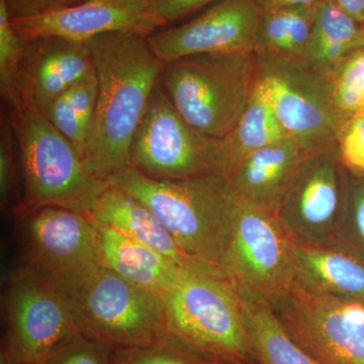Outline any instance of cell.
Returning a JSON list of instances; mask_svg holds the SVG:
<instances>
[{"mask_svg": "<svg viewBox=\"0 0 364 364\" xmlns=\"http://www.w3.org/2000/svg\"><path fill=\"white\" fill-rule=\"evenodd\" d=\"M240 299L256 363L318 364L291 338L272 306L264 301Z\"/></svg>", "mask_w": 364, "mask_h": 364, "instance_id": "22", "label": "cell"}, {"mask_svg": "<svg viewBox=\"0 0 364 364\" xmlns=\"http://www.w3.org/2000/svg\"><path fill=\"white\" fill-rule=\"evenodd\" d=\"M240 202L218 268L239 296L269 305L294 287V242L274 215Z\"/></svg>", "mask_w": 364, "mask_h": 364, "instance_id": "10", "label": "cell"}, {"mask_svg": "<svg viewBox=\"0 0 364 364\" xmlns=\"http://www.w3.org/2000/svg\"><path fill=\"white\" fill-rule=\"evenodd\" d=\"M18 146L11 117H2L0 130V198L2 210L13 208L18 213L20 203L18 198Z\"/></svg>", "mask_w": 364, "mask_h": 364, "instance_id": "29", "label": "cell"}, {"mask_svg": "<svg viewBox=\"0 0 364 364\" xmlns=\"http://www.w3.org/2000/svg\"><path fill=\"white\" fill-rule=\"evenodd\" d=\"M64 289L85 338L119 350L147 346L165 337L163 296L102 265Z\"/></svg>", "mask_w": 364, "mask_h": 364, "instance_id": "7", "label": "cell"}, {"mask_svg": "<svg viewBox=\"0 0 364 364\" xmlns=\"http://www.w3.org/2000/svg\"><path fill=\"white\" fill-rule=\"evenodd\" d=\"M315 16L316 6H287L262 11L254 52L304 60Z\"/></svg>", "mask_w": 364, "mask_h": 364, "instance_id": "23", "label": "cell"}, {"mask_svg": "<svg viewBox=\"0 0 364 364\" xmlns=\"http://www.w3.org/2000/svg\"><path fill=\"white\" fill-rule=\"evenodd\" d=\"M11 23L25 40L52 36L83 43L107 33L149 36L160 30L140 0H87L39 16L11 18Z\"/></svg>", "mask_w": 364, "mask_h": 364, "instance_id": "16", "label": "cell"}, {"mask_svg": "<svg viewBox=\"0 0 364 364\" xmlns=\"http://www.w3.org/2000/svg\"><path fill=\"white\" fill-rule=\"evenodd\" d=\"M97 98L95 68L64 91L49 105L44 116L75 147L81 159L85 153Z\"/></svg>", "mask_w": 364, "mask_h": 364, "instance_id": "24", "label": "cell"}, {"mask_svg": "<svg viewBox=\"0 0 364 364\" xmlns=\"http://www.w3.org/2000/svg\"><path fill=\"white\" fill-rule=\"evenodd\" d=\"M83 1H87V0H79V4H80V2H83Z\"/></svg>", "mask_w": 364, "mask_h": 364, "instance_id": "38", "label": "cell"}, {"mask_svg": "<svg viewBox=\"0 0 364 364\" xmlns=\"http://www.w3.org/2000/svg\"><path fill=\"white\" fill-rule=\"evenodd\" d=\"M344 198L338 240L364 259V179L343 167Z\"/></svg>", "mask_w": 364, "mask_h": 364, "instance_id": "28", "label": "cell"}, {"mask_svg": "<svg viewBox=\"0 0 364 364\" xmlns=\"http://www.w3.org/2000/svg\"><path fill=\"white\" fill-rule=\"evenodd\" d=\"M21 173L23 205L54 207L91 214L109 182L86 169L77 150L43 114L11 109Z\"/></svg>", "mask_w": 364, "mask_h": 364, "instance_id": "5", "label": "cell"}, {"mask_svg": "<svg viewBox=\"0 0 364 364\" xmlns=\"http://www.w3.org/2000/svg\"><path fill=\"white\" fill-rule=\"evenodd\" d=\"M364 26V0H326Z\"/></svg>", "mask_w": 364, "mask_h": 364, "instance_id": "35", "label": "cell"}, {"mask_svg": "<svg viewBox=\"0 0 364 364\" xmlns=\"http://www.w3.org/2000/svg\"><path fill=\"white\" fill-rule=\"evenodd\" d=\"M255 53V88L267 98L287 136L309 153L336 147L341 128L330 79L304 60Z\"/></svg>", "mask_w": 364, "mask_h": 364, "instance_id": "8", "label": "cell"}, {"mask_svg": "<svg viewBox=\"0 0 364 364\" xmlns=\"http://www.w3.org/2000/svg\"><path fill=\"white\" fill-rule=\"evenodd\" d=\"M131 167L162 181L228 174L229 152L225 139L205 135L184 121L158 83L134 136Z\"/></svg>", "mask_w": 364, "mask_h": 364, "instance_id": "9", "label": "cell"}, {"mask_svg": "<svg viewBox=\"0 0 364 364\" xmlns=\"http://www.w3.org/2000/svg\"><path fill=\"white\" fill-rule=\"evenodd\" d=\"M107 182L149 208L188 260L219 267L241 203L227 173L162 181L130 167Z\"/></svg>", "mask_w": 364, "mask_h": 364, "instance_id": "2", "label": "cell"}, {"mask_svg": "<svg viewBox=\"0 0 364 364\" xmlns=\"http://www.w3.org/2000/svg\"><path fill=\"white\" fill-rule=\"evenodd\" d=\"M294 242V241H293ZM294 287L364 304V259L341 241L293 243Z\"/></svg>", "mask_w": 364, "mask_h": 364, "instance_id": "18", "label": "cell"}, {"mask_svg": "<svg viewBox=\"0 0 364 364\" xmlns=\"http://www.w3.org/2000/svg\"><path fill=\"white\" fill-rule=\"evenodd\" d=\"M11 18H30L79 4V0H4Z\"/></svg>", "mask_w": 364, "mask_h": 364, "instance_id": "34", "label": "cell"}, {"mask_svg": "<svg viewBox=\"0 0 364 364\" xmlns=\"http://www.w3.org/2000/svg\"><path fill=\"white\" fill-rule=\"evenodd\" d=\"M114 358L117 364H208L165 337L147 346L114 350Z\"/></svg>", "mask_w": 364, "mask_h": 364, "instance_id": "30", "label": "cell"}, {"mask_svg": "<svg viewBox=\"0 0 364 364\" xmlns=\"http://www.w3.org/2000/svg\"><path fill=\"white\" fill-rule=\"evenodd\" d=\"M18 215L23 219L26 263L64 289L75 286L100 267L97 226L90 214L41 207Z\"/></svg>", "mask_w": 364, "mask_h": 364, "instance_id": "12", "label": "cell"}, {"mask_svg": "<svg viewBox=\"0 0 364 364\" xmlns=\"http://www.w3.org/2000/svg\"><path fill=\"white\" fill-rule=\"evenodd\" d=\"M40 364H117L114 350L107 345L81 338L57 351Z\"/></svg>", "mask_w": 364, "mask_h": 364, "instance_id": "32", "label": "cell"}, {"mask_svg": "<svg viewBox=\"0 0 364 364\" xmlns=\"http://www.w3.org/2000/svg\"><path fill=\"white\" fill-rule=\"evenodd\" d=\"M220 364H230V363H220Z\"/></svg>", "mask_w": 364, "mask_h": 364, "instance_id": "40", "label": "cell"}, {"mask_svg": "<svg viewBox=\"0 0 364 364\" xmlns=\"http://www.w3.org/2000/svg\"><path fill=\"white\" fill-rule=\"evenodd\" d=\"M261 14L257 0H218L186 23L151 33L148 44L163 63L202 53L254 51Z\"/></svg>", "mask_w": 364, "mask_h": 364, "instance_id": "14", "label": "cell"}, {"mask_svg": "<svg viewBox=\"0 0 364 364\" xmlns=\"http://www.w3.org/2000/svg\"><path fill=\"white\" fill-rule=\"evenodd\" d=\"M337 151L342 166L364 179V112L342 124L337 136Z\"/></svg>", "mask_w": 364, "mask_h": 364, "instance_id": "31", "label": "cell"}, {"mask_svg": "<svg viewBox=\"0 0 364 364\" xmlns=\"http://www.w3.org/2000/svg\"><path fill=\"white\" fill-rule=\"evenodd\" d=\"M25 39L14 30L11 16L4 0H0V90L11 109L20 107L18 77Z\"/></svg>", "mask_w": 364, "mask_h": 364, "instance_id": "27", "label": "cell"}, {"mask_svg": "<svg viewBox=\"0 0 364 364\" xmlns=\"http://www.w3.org/2000/svg\"><path fill=\"white\" fill-rule=\"evenodd\" d=\"M92 71L86 43L52 36L25 40L16 77V109L44 114L64 91Z\"/></svg>", "mask_w": 364, "mask_h": 364, "instance_id": "15", "label": "cell"}, {"mask_svg": "<svg viewBox=\"0 0 364 364\" xmlns=\"http://www.w3.org/2000/svg\"><path fill=\"white\" fill-rule=\"evenodd\" d=\"M284 138H289L286 130L267 98L255 88L238 123L225 138L229 152V171L251 153Z\"/></svg>", "mask_w": 364, "mask_h": 364, "instance_id": "25", "label": "cell"}, {"mask_svg": "<svg viewBox=\"0 0 364 364\" xmlns=\"http://www.w3.org/2000/svg\"><path fill=\"white\" fill-rule=\"evenodd\" d=\"M242 364H254L253 363H242Z\"/></svg>", "mask_w": 364, "mask_h": 364, "instance_id": "39", "label": "cell"}, {"mask_svg": "<svg viewBox=\"0 0 364 364\" xmlns=\"http://www.w3.org/2000/svg\"><path fill=\"white\" fill-rule=\"evenodd\" d=\"M97 246L102 267L136 286L164 294L181 274V267L164 254L97 224Z\"/></svg>", "mask_w": 364, "mask_h": 364, "instance_id": "19", "label": "cell"}, {"mask_svg": "<svg viewBox=\"0 0 364 364\" xmlns=\"http://www.w3.org/2000/svg\"><path fill=\"white\" fill-rule=\"evenodd\" d=\"M329 79L342 123L364 112V46L342 60Z\"/></svg>", "mask_w": 364, "mask_h": 364, "instance_id": "26", "label": "cell"}, {"mask_svg": "<svg viewBox=\"0 0 364 364\" xmlns=\"http://www.w3.org/2000/svg\"><path fill=\"white\" fill-rule=\"evenodd\" d=\"M254 51L202 53L164 63L159 85L184 121L225 139L255 90Z\"/></svg>", "mask_w": 364, "mask_h": 364, "instance_id": "4", "label": "cell"}, {"mask_svg": "<svg viewBox=\"0 0 364 364\" xmlns=\"http://www.w3.org/2000/svg\"><path fill=\"white\" fill-rule=\"evenodd\" d=\"M2 310L6 331L1 350L16 363H42L85 337L64 287L26 262L7 274Z\"/></svg>", "mask_w": 364, "mask_h": 364, "instance_id": "6", "label": "cell"}, {"mask_svg": "<svg viewBox=\"0 0 364 364\" xmlns=\"http://www.w3.org/2000/svg\"><path fill=\"white\" fill-rule=\"evenodd\" d=\"M90 215L97 224L164 254L179 267L193 262L149 208L119 186L109 184Z\"/></svg>", "mask_w": 364, "mask_h": 364, "instance_id": "20", "label": "cell"}, {"mask_svg": "<svg viewBox=\"0 0 364 364\" xmlns=\"http://www.w3.org/2000/svg\"><path fill=\"white\" fill-rule=\"evenodd\" d=\"M148 36L114 32L86 42L97 79V98L82 161L92 176L109 181L131 167L134 136L164 63Z\"/></svg>", "mask_w": 364, "mask_h": 364, "instance_id": "1", "label": "cell"}, {"mask_svg": "<svg viewBox=\"0 0 364 364\" xmlns=\"http://www.w3.org/2000/svg\"><path fill=\"white\" fill-rule=\"evenodd\" d=\"M146 13L154 18L160 28L173 25L196 11L212 6L218 0H140Z\"/></svg>", "mask_w": 364, "mask_h": 364, "instance_id": "33", "label": "cell"}, {"mask_svg": "<svg viewBox=\"0 0 364 364\" xmlns=\"http://www.w3.org/2000/svg\"><path fill=\"white\" fill-rule=\"evenodd\" d=\"M269 306L318 364H364V304L294 287Z\"/></svg>", "mask_w": 364, "mask_h": 364, "instance_id": "11", "label": "cell"}, {"mask_svg": "<svg viewBox=\"0 0 364 364\" xmlns=\"http://www.w3.org/2000/svg\"><path fill=\"white\" fill-rule=\"evenodd\" d=\"M261 11H267L272 9L287 6H317L326 0H257Z\"/></svg>", "mask_w": 364, "mask_h": 364, "instance_id": "36", "label": "cell"}, {"mask_svg": "<svg viewBox=\"0 0 364 364\" xmlns=\"http://www.w3.org/2000/svg\"><path fill=\"white\" fill-rule=\"evenodd\" d=\"M343 198V166L336 146L304 159L275 217L294 243H328L338 238Z\"/></svg>", "mask_w": 364, "mask_h": 364, "instance_id": "13", "label": "cell"}, {"mask_svg": "<svg viewBox=\"0 0 364 364\" xmlns=\"http://www.w3.org/2000/svg\"><path fill=\"white\" fill-rule=\"evenodd\" d=\"M0 364H21V363H14V361L11 360V359L9 358V356H7L6 354L4 353V352L1 350V352H0Z\"/></svg>", "mask_w": 364, "mask_h": 364, "instance_id": "37", "label": "cell"}, {"mask_svg": "<svg viewBox=\"0 0 364 364\" xmlns=\"http://www.w3.org/2000/svg\"><path fill=\"white\" fill-rule=\"evenodd\" d=\"M364 46V26L324 1L316 6L315 21L304 61L329 78L349 54Z\"/></svg>", "mask_w": 364, "mask_h": 364, "instance_id": "21", "label": "cell"}, {"mask_svg": "<svg viewBox=\"0 0 364 364\" xmlns=\"http://www.w3.org/2000/svg\"><path fill=\"white\" fill-rule=\"evenodd\" d=\"M308 155L294 139L284 138L243 158L228 176L242 202L277 215L296 170Z\"/></svg>", "mask_w": 364, "mask_h": 364, "instance_id": "17", "label": "cell"}, {"mask_svg": "<svg viewBox=\"0 0 364 364\" xmlns=\"http://www.w3.org/2000/svg\"><path fill=\"white\" fill-rule=\"evenodd\" d=\"M163 301L165 338L208 364L253 363L240 296L219 268L189 263Z\"/></svg>", "mask_w": 364, "mask_h": 364, "instance_id": "3", "label": "cell"}]
</instances>
